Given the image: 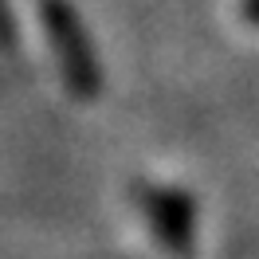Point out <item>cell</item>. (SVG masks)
Segmentation results:
<instances>
[{"label": "cell", "instance_id": "cell-1", "mask_svg": "<svg viewBox=\"0 0 259 259\" xmlns=\"http://www.w3.org/2000/svg\"><path fill=\"white\" fill-rule=\"evenodd\" d=\"M39 24H44V35H48L51 51H55V63H59L67 91L75 98H95L98 63H95V51H91V39L82 32L79 16L71 12V4L67 0H39Z\"/></svg>", "mask_w": 259, "mask_h": 259}, {"label": "cell", "instance_id": "cell-2", "mask_svg": "<svg viewBox=\"0 0 259 259\" xmlns=\"http://www.w3.org/2000/svg\"><path fill=\"white\" fill-rule=\"evenodd\" d=\"M149 204V224L157 228L161 236V247L169 251H181L189 236H193V208L181 193H146Z\"/></svg>", "mask_w": 259, "mask_h": 259}, {"label": "cell", "instance_id": "cell-3", "mask_svg": "<svg viewBox=\"0 0 259 259\" xmlns=\"http://www.w3.org/2000/svg\"><path fill=\"white\" fill-rule=\"evenodd\" d=\"M16 20H12V8H8V0H0V48H16Z\"/></svg>", "mask_w": 259, "mask_h": 259}, {"label": "cell", "instance_id": "cell-4", "mask_svg": "<svg viewBox=\"0 0 259 259\" xmlns=\"http://www.w3.org/2000/svg\"><path fill=\"white\" fill-rule=\"evenodd\" d=\"M240 16H243V24L259 28V0H243V4H240Z\"/></svg>", "mask_w": 259, "mask_h": 259}]
</instances>
